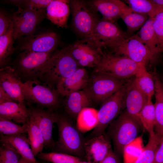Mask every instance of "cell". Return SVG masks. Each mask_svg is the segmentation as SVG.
Returning <instances> with one entry per match:
<instances>
[{"mask_svg":"<svg viewBox=\"0 0 163 163\" xmlns=\"http://www.w3.org/2000/svg\"><path fill=\"white\" fill-rule=\"evenodd\" d=\"M154 104L155 113V133L163 136V85L161 82L157 80L155 82Z\"/></svg>","mask_w":163,"mask_h":163,"instance_id":"f1b7e54d","label":"cell"},{"mask_svg":"<svg viewBox=\"0 0 163 163\" xmlns=\"http://www.w3.org/2000/svg\"><path fill=\"white\" fill-rule=\"evenodd\" d=\"M110 49L116 55L128 57L145 66L151 61L150 51L138 35L129 36Z\"/></svg>","mask_w":163,"mask_h":163,"instance_id":"7c38bea8","label":"cell"},{"mask_svg":"<svg viewBox=\"0 0 163 163\" xmlns=\"http://www.w3.org/2000/svg\"><path fill=\"white\" fill-rule=\"evenodd\" d=\"M70 7L73 27L84 39L89 40L95 24L99 20L96 10L91 4L84 1H70Z\"/></svg>","mask_w":163,"mask_h":163,"instance_id":"ba28073f","label":"cell"},{"mask_svg":"<svg viewBox=\"0 0 163 163\" xmlns=\"http://www.w3.org/2000/svg\"><path fill=\"white\" fill-rule=\"evenodd\" d=\"M70 8V1L52 0L46 8V16L58 27L66 28Z\"/></svg>","mask_w":163,"mask_h":163,"instance_id":"44dd1931","label":"cell"},{"mask_svg":"<svg viewBox=\"0 0 163 163\" xmlns=\"http://www.w3.org/2000/svg\"><path fill=\"white\" fill-rule=\"evenodd\" d=\"M23 82L14 69L8 66L0 69V87L14 101L25 103L22 88Z\"/></svg>","mask_w":163,"mask_h":163,"instance_id":"e0dca14e","label":"cell"},{"mask_svg":"<svg viewBox=\"0 0 163 163\" xmlns=\"http://www.w3.org/2000/svg\"><path fill=\"white\" fill-rule=\"evenodd\" d=\"M126 82L125 80L94 71L89 77L87 83L83 90L88 94L93 103L102 104L121 89Z\"/></svg>","mask_w":163,"mask_h":163,"instance_id":"52a82bcc","label":"cell"},{"mask_svg":"<svg viewBox=\"0 0 163 163\" xmlns=\"http://www.w3.org/2000/svg\"><path fill=\"white\" fill-rule=\"evenodd\" d=\"M52 0H11L8 3L23 9L46 8Z\"/></svg>","mask_w":163,"mask_h":163,"instance_id":"8d00e7d4","label":"cell"},{"mask_svg":"<svg viewBox=\"0 0 163 163\" xmlns=\"http://www.w3.org/2000/svg\"><path fill=\"white\" fill-rule=\"evenodd\" d=\"M11 16L2 10L0 12V36L8 30L12 22Z\"/></svg>","mask_w":163,"mask_h":163,"instance_id":"ab89813d","label":"cell"},{"mask_svg":"<svg viewBox=\"0 0 163 163\" xmlns=\"http://www.w3.org/2000/svg\"><path fill=\"white\" fill-rule=\"evenodd\" d=\"M27 36L20 47L21 51L52 53L59 43L57 34L51 31H42Z\"/></svg>","mask_w":163,"mask_h":163,"instance_id":"5bb4252c","label":"cell"},{"mask_svg":"<svg viewBox=\"0 0 163 163\" xmlns=\"http://www.w3.org/2000/svg\"><path fill=\"white\" fill-rule=\"evenodd\" d=\"M46 16V8L23 9L18 8L11 16L13 22L14 40L34 34Z\"/></svg>","mask_w":163,"mask_h":163,"instance_id":"9c48e42d","label":"cell"},{"mask_svg":"<svg viewBox=\"0 0 163 163\" xmlns=\"http://www.w3.org/2000/svg\"><path fill=\"white\" fill-rule=\"evenodd\" d=\"M161 81L163 85V75L161 76V78H160Z\"/></svg>","mask_w":163,"mask_h":163,"instance_id":"7dc6e473","label":"cell"},{"mask_svg":"<svg viewBox=\"0 0 163 163\" xmlns=\"http://www.w3.org/2000/svg\"><path fill=\"white\" fill-rule=\"evenodd\" d=\"M67 114L58 113L56 122L58 139L52 149L54 151L65 153L78 157L84 154L85 141L82 133Z\"/></svg>","mask_w":163,"mask_h":163,"instance_id":"7a4b0ae2","label":"cell"},{"mask_svg":"<svg viewBox=\"0 0 163 163\" xmlns=\"http://www.w3.org/2000/svg\"><path fill=\"white\" fill-rule=\"evenodd\" d=\"M76 121V126L82 133L94 129L98 123V110L91 107H85L78 113Z\"/></svg>","mask_w":163,"mask_h":163,"instance_id":"83f0119b","label":"cell"},{"mask_svg":"<svg viewBox=\"0 0 163 163\" xmlns=\"http://www.w3.org/2000/svg\"><path fill=\"white\" fill-rule=\"evenodd\" d=\"M43 161V163H51L50 162H47V161Z\"/></svg>","mask_w":163,"mask_h":163,"instance_id":"c3c4849f","label":"cell"},{"mask_svg":"<svg viewBox=\"0 0 163 163\" xmlns=\"http://www.w3.org/2000/svg\"><path fill=\"white\" fill-rule=\"evenodd\" d=\"M134 78L128 80L121 89L101 104L98 110V123L89 138L99 136L105 133V129L125 108L126 94Z\"/></svg>","mask_w":163,"mask_h":163,"instance_id":"5b68a950","label":"cell"},{"mask_svg":"<svg viewBox=\"0 0 163 163\" xmlns=\"http://www.w3.org/2000/svg\"><path fill=\"white\" fill-rule=\"evenodd\" d=\"M99 163H120L117 155L113 150Z\"/></svg>","mask_w":163,"mask_h":163,"instance_id":"b9f144b4","label":"cell"},{"mask_svg":"<svg viewBox=\"0 0 163 163\" xmlns=\"http://www.w3.org/2000/svg\"><path fill=\"white\" fill-rule=\"evenodd\" d=\"M153 27L160 49L163 53V11L154 18Z\"/></svg>","mask_w":163,"mask_h":163,"instance_id":"f35d334b","label":"cell"},{"mask_svg":"<svg viewBox=\"0 0 163 163\" xmlns=\"http://www.w3.org/2000/svg\"><path fill=\"white\" fill-rule=\"evenodd\" d=\"M67 47L78 65L83 67H95L103 52L92 41L85 39L77 41Z\"/></svg>","mask_w":163,"mask_h":163,"instance_id":"4fadbf2b","label":"cell"},{"mask_svg":"<svg viewBox=\"0 0 163 163\" xmlns=\"http://www.w3.org/2000/svg\"><path fill=\"white\" fill-rule=\"evenodd\" d=\"M129 37L114 22L103 19L97 22L88 40L101 49H110Z\"/></svg>","mask_w":163,"mask_h":163,"instance_id":"30bf717a","label":"cell"},{"mask_svg":"<svg viewBox=\"0 0 163 163\" xmlns=\"http://www.w3.org/2000/svg\"><path fill=\"white\" fill-rule=\"evenodd\" d=\"M37 157L43 161L51 163H78L82 161L80 158L78 157L56 152H42Z\"/></svg>","mask_w":163,"mask_h":163,"instance_id":"836d02e7","label":"cell"},{"mask_svg":"<svg viewBox=\"0 0 163 163\" xmlns=\"http://www.w3.org/2000/svg\"><path fill=\"white\" fill-rule=\"evenodd\" d=\"M89 76L84 68H78L71 75L62 80L56 89L61 96L66 97L69 94L83 90L86 86Z\"/></svg>","mask_w":163,"mask_h":163,"instance_id":"d6986e66","label":"cell"},{"mask_svg":"<svg viewBox=\"0 0 163 163\" xmlns=\"http://www.w3.org/2000/svg\"><path fill=\"white\" fill-rule=\"evenodd\" d=\"M18 163H34L21 157Z\"/></svg>","mask_w":163,"mask_h":163,"instance_id":"f6af8a7d","label":"cell"},{"mask_svg":"<svg viewBox=\"0 0 163 163\" xmlns=\"http://www.w3.org/2000/svg\"><path fill=\"white\" fill-rule=\"evenodd\" d=\"M27 133L26 123L21 125L11 120L0 117V135L12 136Z\"/></svg>","mask_w":163,"mask_h":163,"instance_id":"d590c367","label":"cell"},{"mask_svg":"<svg viewBox=\"0 0 163 163\" xmlns=\"http://www.w3.org/2000/svg\"><path fill=\"white\" fill-rule=\"evenodd\" d=\"M52 53L24 51L18 55L13 68L21 79L25 81L36 79V76L52 55Z\"/></svg>","mask_w":163,"mask_h":163,"instance_id":"8fae6325","label":"cell"},{"mask_svg":"<svg viewBox=\"0 0 163 163\" xmlns=\"http://www.w3.org/2000/svg\"><path fill=\"white\" fill-rule=\"evenodd\" d=\"M121 18L126 25L128 32L132 33L141 28L149 17L132 11L123 14Z\"/></svg>","mask_w":163,"mask_h":163,"instance_id":"e575fe53","label":"cell"},{"mask_svg":"<svg viewBox=\"0 0 163 163\" xmlns=\"http://www.w3.org/2000/svg\"><path fill=\"white\" fill-rule=\"evenodd\" d=\"M154 4L163 7V0H150Z\"/></svg>","mask_w":163,"mask_h":163,"instance_id":"ee69618b","label":"cell"},{"mask_svg":"<svg viewBox=\"0 0 163 163\" xmlns=\"http://www.w3.org/2000/svg\"><path fill=\"white\" fill-rule=\"evenodd\" d=\"M108 127L107 134L113 142L114 152L118 155L123 153L126 146L137 137L143 127L141 122L125 109Z\"/></svg>","mask_w":163,"mask_h":163,"instance_id":"3957f363","label":"cell"},{"mask_svg":"<svg viewBox=\"0 0 163 163\" xmlns=\"http://www.w3.org/2000/svg\"><path fill=\"white\" fill-rule=\"evenodd\" d=\"M134 78L127 91L125 99V108L132 117L140 122L139 113L147 103V97L135 84Z\"/></svg>","mask_w":163,"mask_h":163,"instance_id":"ffe728a7","label":"cell"},{"mask_svg":"<svg viewBox=\"0 0 163 163\" xmlns=\"http://www.w3.org/2000/svg\"><path fill=\"white\" fill-rule=\"evenodd\" d=\"M91 4L103 19L113 22L123 14L133 11L129 6L119 0H95Z\"/></svg>","mask_w":163,"mask_h":163,"instance_id":"ac0fdd59","label":"cell"},{"mask_svg":"<svg viewBox=\"0 0 163 163\" xmlns=\"http://www.w3.org/2000/svg\"><path fill=\"white\" fill-rule=\"evenodd\" d=\"M28 108L30 115L36 121L43 134L45 141L44 147L52 149L55 142L53 138V129L58 113L54 110H44L38 107Z\"/></svg>","mask_w":163,"mask_h":163,"instance_id":"9a60e30c","label":"cell"},{"mask_svg":"<svg viewBox=\"0 0 163 163\" xmlns=\"http://www.w3.org/2000/svg\"><path fill=\"white\" fill-rule=\"evenodd\" d=\"M21 156L11 146L1 143L0 163H18Z\"/></svg>","mask_w":163,"mask_h":163,"instance_id":"74e56055","label":"cell"},{"mask_svg":"<svg viewBox=\"0 0 163 163\" xmlns=\"http://www.w3.org/2000/svg\"><path fill=\"white\" fill-rule=\"evenodd\" d=\"M78 163H93L89 162L88 161H81Z\"/></svg>","mask_w":163,"mask_h":163,"instance_id":"bcb514c9","label":"cell"},{"mask_svg":"<svg viewBox=\"0 0 163 163\" xmlns=\"http://www.w3.org/2000/svg\"><path fill=\"white\" fill-rule=\"evenodd\" d=\"M152 163H163V136L156 151Z\"/></svg>","mask_w":163,"mask_h":163,"instance_id":"60d3db41","label":"cell"},{"mask_svg":"<svg viewBox=\"0 0 163 163\" xmlns=\"http://www.w3.org/2000/svg\"><path fill=\"white\" fill-rule=\"evenodd\" d=\"M30 116L29 108L25 103L15 101L0 104V117L12 121L17 123H26Z\"/></svg>","mask_w":163,"mask_h":163,"instance_id":"7402d4cb","label":"cell"},{"mask_svg":"<svg viewBox=\"0 0 163 163\" xmlns=\"http://www.w3.org/2000/svg\"><path fill=\"white\" fill-rule=\"evenodd\" d=\"M134 82L140 89L148 97L152 99L154 94L155 86L153 75L144 68L135 76Z\"/></svg>","mask_w":163,"mask_h":163,"instance_id":"1f68e13d","label":"cell"},{"mask_svg":"<svg viewBox=\"0 0 163 163\" xmlns=\"http://www.w3.org/2000/svg\"><path fill=\"white\" fill-rule=\"evenodd\" d=\"M66 97L64 103L65 111L72 119L76 120L81 110L90 107L93 103L89 95L83 90L73 92Z\"/></svg>","mask_w":163,"mask_h":163,"instance_id":"cb8c5ba5","label":"cell"},{"mask_svg":"<svg viewBox=\"0 0 163 163\" xmlns=\"http://www.w3.org/2000/svg\"><path fill=\"white\" fill-rule=\"evenodd\" d=\"M145 67L128 57L116 55L110 52H103L99 64L95 67L94 72L125 80L135 76Z\"/></svg>","mask_w":163,"mask_h":163,"instance_id":"277c9868","label":"cell"},{"mask_svg":"<svg viewBox=\"0 0 163 163\" xmlns=\"http://www.w3.org/2000/svg\"><path fill=\"white\" fill-rule=\"evenodd\" d=\"M22 91L25 101L37 104L38 107L56 111L60 104V94L37 79L23 82Z\"/></svg>","mask_w":163,"mask_h":163,"instance_id":"8992f818","label":"cell"},{"mask_svg":"<svg viewBox=\"0 0 163 163\" xmlns=\"http://www.w3.org/2000/svg\"><path fill=\"white\" fill-rule=\"evenodd\" d=\"M125 2L133 11L147 15L151 18L163 11V7L153 4L150 0H127Z\"/></svg>","mask_w":163,"mask_h":163,"instance_id":"f546056e","label":"cell"},{"mask_svg":"<svg viewBox=\"0 0 163 163\" xmlns=\"http://www.w3.org/2000/svg\"><path fill=\"white\" fill-rule=\"evenodd\" d=\"M28 139L32 152L36 156L42 152L45 147L43 134L36 121L30 115L26 123Z\"/></svg>","mask_w":163,"mask_h":163,"instance_id":"4316f807","label":"cell"},{"mask_svg":"<svg viewBox=\"0 0 163 163\" xmlns=\"http://www.w3.org/2000/svg\"><path fill=\"white\" fill-rule=\"evenodd\" d=\"M14 29L12 21L8 30L0 36V69L9 66L12 56L15 51L13 46Z\"/></svg>","mask_w":163,"mask_h":163,"instance_id":"484cf974","label":"cell"},{"mask_svg":"<svg viewBox=\"0 0 163 163\" xmlns=\"http://www.w3.org/2000/svg\"><path fill=\"white\" fill-rule=\"evenodd\" d=\"M161 138L156 133L149 136L148 143L134 163H152Z\"/></svg>","mask_w":163,"mask_h":163,"instance_id":"d6a6232c","label":"cell"},{"mask_svg":"<svg viewBox=\"0 0 163 163\" xmlns=\"http://www.w3.org/2000/svg\"><path fill=\"white\" fill-rule=\"evenodd\" d=\"M12 101H15L13 100L2 87H0V104Z\"/></svg>","mask_w":163,"mask_h":163,"instance_id":"7bdbcfd3","label":"cell"},{"mask_svg":"<svg viewBox=\"0 0 163 163\" xmlns=\"http://www.w3.org/2000/svg\"><path fill=\"white\" fill-rule=\"evenodd\" d=\"M139 118L143 127L149 133V136L155 134V113L154 104L152 99H149L139 115Z\"/></svg>","mask_w":163,"mask_h":163,"instance_id":"4dcf8cb0","label":"cell"},{"mask_svg":"<svg viewBox=\"0 0 163 163\" xmlns=\"http://www.w3.org/2000/svg\"><path fill=\"white\" fill-rule=\"evenodd\" d=\"M153 18H149L140 28L138 35L150 51L151 64L157 62L162 53L153 28Z\"/></svg>","mask_w":163,"mask_h":163,"instance_id":"603a6c76","label":"cell"},{"mask_svg":"<svg viewBox=\"0 0 163 163\" xmlns=\"http://www.w3.org/2000/svg\"><path fill=\"white\" fill-rule=\"evenodd\" d=\"M0 141L1 143L11 146L25 159L34 163H39L32 152L28 137L25 134L0 135Z\"/></svg>","mask_w":163,"mask_h":163,"instance_id":"d4e9b609","label":"cell"},{"mask_svg":"<svg viewBox=\"0 0 163 163\" xmlns=\"http://www.w3.org/2000/svg\"><path fill=\"white\" fill-rule=\"evenodd\" d=\"M110 139L105 133L85 139L84 150L87 161L99 163L112 150Z\"/></svg>","mask_w":163,"mask_h":163,"instance_id":"2e32d148","label":"cell"},{"mask_svg":"<svg viewBox=\"0 0 163 163\" xmlns=\"http://www.w3.org/2000/svg\"><path fill=\"white\" fill-rule=\"evenodd\" d=\"M78 66L66 47L52 54L38 73L36 79L56 89L59 84L72 74Z\"/></svg>","mask_w":163,"mask_h":163,"instance_id":"6da1fadb","label":"cell"}]
</instances>
